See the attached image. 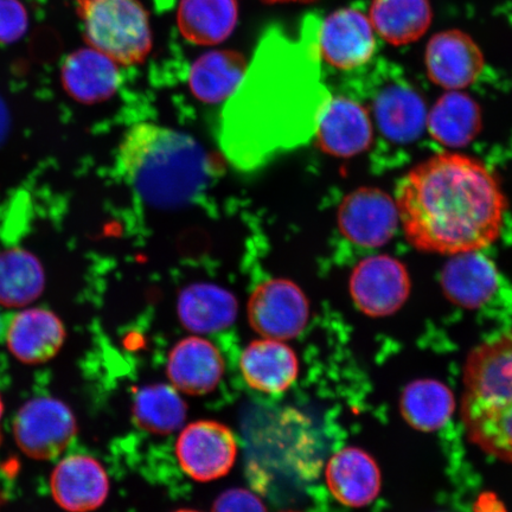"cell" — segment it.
Returning a JSON list of instances; mask_svg holds the SVG:
<instances>
[{
  "mask_svg": "<svg viewBox=\"0 0 512 512\" xmlns=\"http://www.w3.org/2000/svg\"><path fill=\"white\" fill-rule=\"evenodd\" d=\"M316 36V27H305L297 41L275 28L262 37L222 112L219 143L236 170L265 168L315 134L328 99L318 83Z\"/></svg>",
  "mask_w": 512,
  "mask_h": 512,
  "instance_id": "6da1fadb",
  "label": "cell"
},
{
  "mask_svg": "<svg viewBox=\"0 0 512 512\" xmlns=\"http://www.w3.org/2000/svg\"><path fill=\"white\" fill-rule=\"evenodd\" d=\"M394 201L409 245L420 252H482L502 234L507 197L482 160L445 151L400 179Z\"/></svg>",
  "mask_w": 512,
  "mask_h": 512,
  "instance_id": "7a4b0ae2",
  "label": "cell"
},
{
  "mask_svg": "<svg viewBox=\"0 0 512 512\" xmlns=\"http://www.w3.org/2000/svg\"><path fill=\"white\" fill-rule=\"evenodd\" d=\"M115 170L152 207L187 206L209 187L213 170L188 134L151 123L133 125L119 145Z\"/></svg>",
  "mask_w": 512,
  "mask_h": 512,
  "instance_id": "3957f363",
  "label": "cell"
},
{
  "mask_svg": "<svg viewBox=\"0 0 512 512\" xmlns=\"http://www.w3.org/2000/svg\"><path fill=\"white\" fill-rule=\"evenodd\" d=\"M460 399L467 440L512 466V330L473 348L463 368Z\"/></svg>",
  "mask_w": 512,
  "mask_h": 512,
  "instance_id": "277c9868",
  "label": "cell"
},
{
  "mask_svg": "<svg viewBox=\"0 0 512 512\" xmlns=\"http://www.w3.org/2000/svg\"><path fill=\"white\" fill-rule=\"evenodd\" d=\"M86 41L125 66L142 62L152 48L149 15L139 0H75Z\"/></svg>",
  "mask_w": 512,
  "mask_h": 512,
  "instance_id": "5b68a950",
  "label": "cell"
},
{
  "mask_svg": "<svg viewBox=\"0 0 512 512\" xmlns=\"http://www.w3.org/2000/svg\"><path fill=\"white\" fill-rule=\"evenodd\" d=\"M78 432L75 416L59 399L36 398L19 409L14 420L15 440L29 458L51 460L72 443Z\"/></svg>",
  "mask_w": 512,
  "mask_h": 512,
  "instance_id": "8992f818",
  "label": "cell"
},
{
  "mask_svg": "<svg viewBox=\"0 0 512 512\" xmlns=\"http://www.w3.org/2000/svg\"><path fill=\"white\" fill-rule=\"evenodd\" d=\"M349 288L358 310L371 318H383L406 304L412 281L400 260L392 255H374L352 270Z\"/></svg>",
  "mask_w": 512,
  "mask_h": 512,
  "instance_id": "52a82bcc",
  "label": "cell"
},
{
  "mask_svg": "<svg viewBox=\"0 0 512 512\" xmlns=\"http://www.w3.org/2000/svg\"><path fill=\"white\" fill-rule=\"evenodd\" d=\"M248 320L262 338L288 341L298 337L310 318V303L302 288L287 279H271L249 298Z\"/></svg>",
  "mask_w": 512,
  "mask_h": 512,
  "instance_id": "ba28073f",
  "label": "cell"
},
{
  "mask_svg": "<svg viewBox=\"0 0 512 512\" xmlns=\"http://www.w3.org/2000/svg\"><path fill=\"white\" fill-rule=\"evenodd\" d=\"M238 440L221 422L201 420L184 427L176 443L179 465L197 482L227 476L238 458Z\"/></svg>",
  "mask_w": 512,
  "mask_h": 512,
  "instance_id": "9c48e42d",
  "label": "cell"
},
{
  "mask_svg": "<svg viewBox=\"0 0 512 512\" xmlns=\"http://www.w3.org/2000/svg\"><path fill=\"white\" fill-rule=\"evenodd\" d=\"M337 221L344 238L364 248L386 245L400 226L394 198L374 188L358 189L345 197Z\"/></svg>",
  "mask_w": 512,
  "mask_h": 512,
  "instance_id": "30bf717a",
  "label": "cell"
},
{
  "mask_svg": "<svg viewBox=\"0 0 512 512\" xmlns=\"http://www.w3.org/2000/svg\"><path fill=\"white\" fill-rule=\"evenodd\" d=\"M317 49L322 59L339 70L366 66L374 56L376 32L368 16L356 9H339L317 28Z\"/></svg>",
  "mask_w": 512,
  "mask_h": 512,
  "instance_id": "8fae6325",
  "label": "cell"
},
{
  "mask_svg": "<svg viewBox=\"0 0 512 512\" xmlns=\"http://www.w3.org/2000/svg\"><path fill=\"white\" fill-rule=\"evenodd\" d=\"M428 78L446 92L464 91L483 74L482 50L472 38L460 30H447L433 36L427 44Z\"/></svg>",
  "mask_w": 512,
  "mask_h": 512,
  "instance_id": "7c38bea8",
  "label": "cell"
},
{
  "mask_svg": "<svg viewBox=\"0 0 512 512\" xmlns=\"http://www.w3.org/2000/svg\"><path fill=\"white\" fill-rule=\"evenodd\" d=\"M315 134L322 151L339 158L355 157L373 143V121L366 107L336 96L326 99Z\"/></svg>",
  "mask_w": 512,
  "mask_h": 512,
  "instance_id": "4fadbf2b",
  "label": "cell"
},
{
  "mask_svg": "<svg viewBox=\"0 0 512 512\" xmlns=\"http://www.w3.org/2000/svg\"><path fill=\"white\" fill-rule=\"evenodd\" d=\"M51 495L68 512H92L106 502L110 479L98 460L86 454L63 458L50 477Z\"/></svg>",
  "mask_w": 512,
  "mask_h": 512,
  "instance_id": "5bb4252c",
  "label": "cell"
},
{
  "mask_svg": "<svg viewBox=\"0 0 512 512\" xmlns=\"http://www.w3.org/2000/svg\"><path fill=\"white\" fill-rule=\"evenodd\" d=\"M326 485L336 501L349 508H364L379 497L382 475L370 454L355 446L344 447L326 464Z\"/></svg>",
  "mask_w": 512,
  "mask_h": 512,
  "instance_id": "9a60e30c",
  "label": "cell"
},
{
  "mask_svg": "<svg viewBox=\"0 0 512 512\" xmlns=\"http://www.w3.org/2000/svg\"><path fill=\"white\" fill-rule=\"evenodd\" d=\"M171 386L178 392L200 396L213 392L224 374L219 349L206 338L191 336L170 351L166 364Z\"/></svg>",
  "mask_w": 512,
  "mask_h": 512,
  "instance_id": "2e32d148",
  "label": "cell"
},
{
  "mask_svg": "<svg viewBox=\"0 0 512 512\" xmlns=\"http://www.w3.org/2000/svg\"><path fill=\"white\" fill-rule=\"evenodd\" d=\"M5 339L18 361L34 366L53 360L59 354L66 341V329L54 312L28 309L10 319Z\"/></svg>",
  "mask_w": 512,
  "mask_h": 512,
  "instance_id": "e0dca14e",
  "label": "cell"
},
{
  "mask_svg": "<svg viewBox=\"0 0 512 512\" xmlns=\"http://www.w3.org/2000/svg\"><path fill=\"white\" fill-rule=\"evenodd\" d=\"M498 279L497 267L482 251L451 256L441 272L440 283L453 305L477 310L494 297Z\"/></svg>",
  "mask_w": 512,
  "mask_h": 512,
  "instance_id": "ac0fdd59",
  "label": "cell"
},
{
  "mask_svg": "<svg viewBox=\"0 0 512 512\" xmlns=\"http://www.w3.org/2000/svg\"><path fill=\"white\" fill-rule=\"evenodd\" d=\"M243 379L265 394H281L290 389L299 375L296 352L284 341L262 338L247 345L240 358Z\"/></svg>",
  "mask_w": 512,
  "mask_h": 512,
  "instance_id": "d6986e66",
  "label": "cell"
},
{
  "mask_svg": "<svg viewBox=\"0 0 512 512\" xmlns=\"http://www.w3.org/2000/svg\"><path fill=\"white\" fill-rule=\"evenodd\" d=\"M118 64L94 48L75 51L63 63V87L81 104H99L110 99L120 87Z\"/></svg>",
  "mask_w": 512,
  "mask_h": 512,
  "instance_id": "ffe728a7",
  "label": "cell"
},
{
  "mask_svg": "<svg viewBox=\"0 0 512 512\" xmlns=\"http://www.w3.org/2000/svg\"><path fill=\"white\" fill-rule=\"evenodd\" d=\"M177 312L185 329L198 335L215 334L234 324L239 303L226 288L208 283L192 284L179 294Z\"/></svg>",
  "mask_w": 512,
  "mask_h": 512,
  "instance_id": "44dd1931",
  "label": "cell"
},
{
  "mask_svg": "<svg viewBox=\"0 0 512 512\" xmlns=\"http://www.w3.org/2000/svg\"><path fill=\"white\" fill-rule=\"evenodd\" d=\"M456 406L451 388L434 379L409 382L402 390L399 403L402 419L422 433L443 430L456 412Z\"/></svg>",
  "mask_w": 512,
  "mask_h": 512,
  "instance_id": "7402d4cb",
  "label": "cell"
},
{
  "mask_svg": "<svg viewBox=\"0 0 512 512\" xmlns=\"http://www.w3.org/2000/svg\"><path fill=\"white\" fill-rule=\"evenodd\" d=\"M247 68L245 56L238 51H210L192 64L190 91L204 104H220L234 94Z\"/></svg>",
  "mask_w": 512,
  "mask_h": 512,
  "instance_id": "603a6c76",
  "label": "cell"
},
{
  "mask_svg": "<svg viewBox=\"0 0 512 512\" xmlns=\"http://www.w3.org/2000/svg\"><path fill=\"white\" fill-rule=\"evenodd\" d=\"M426 126L439 144L456 149L477 137L482 128V112L463 91L446 92L427 112Z\"/></svg>",
  "mask_w": 512,
  "mask_h": 512,
  "instance_id": "cb8c5ba5",
  "label": "cell"
},
{
  "mask_svg": "<svg viewBox=\"0 0 512 512\" xmlns=\"http://www.w3.org/2000/svg\"><path fill=\"white\" fill-rule=\"evenodd\" d=\"M177 23L184 38L200 46H215L232 34L238 23L236 0H182Z\"/></svg>",
  "mask_w": 512,
  "mask_h": 512,
  "instance_id": "d4e9b609",
  "label": "cell"
},
{
  "mask_svg": "<svg viewBox=\"0 0 512 512\" xmlns=\"http://www.w3.org/2000/svg\"><path fill=\"white\" fill-rule=\"evenodd\" d=\"M369 19L384 41L403 46L425 35L432 23L430 0H373Z\"/></svg>",
  "mask_w": 512,
  "mask_h": 512,
  "instance_id": "484cf974",
  "label": "cell"
},
{
  "mask_svg": "<svg viewBox=\"0 0 512 512\" xmlns=\"http://www.w3.org/2000/svg\"><path fill=\"white\" fill-rule=\"evenodd\" d=\"M374 112L382 133L396 142H411L426 126L425 102L408 86L383 89L375 100Z\"/></svg>",
  "mask_w": 512,
  "mask_h": 512,
  "instance_id": "4316f807",
  "label": "cell"
},
{
  "mask_svg": "<svg viewBox=\"0 0 512 512\" xmlns=\"http://www.w3.org/2000/svg\"><path fill=\"white\" fill-rule=\"evenodd\" d=\"M187 412V405L178 390L168 384H151L134 396L133 420L149 433L164 435L181 430Z\"/></svg>",
  "mask_w": 512,
  "mask_h": 512,
  "instance_id": "83f0119b",
  "label": "cell"
},
{
  "mask_svg": "<svg viewBox=\"0 0 512 512\" xmlns=\"http://www.w3.org/2000/svg\"><path fill=\"white\" fill-rule=\"evenodd\" d=\"M43 288V268L34 255L18 248L0 253V304L28 305L41 296Z\"/></svg>",
  "mask_w": 512,
  "mask_h": 512,
  "instance_id": "f1b7e54d",
  "label": "cell"
},
{
  "mask_svg": "<svg viewBox=\"0 0 512 512\" xmlns=\"http://www.w3.org/2000/svg\"><path fill=\"white\" fill-rule=\"evenodd\" d=\"M28 23V12L19 0H0V43L18 41Z\"/></svg>",
  "mask_w": 512,
  "mask_h": 512,
  "instance_id": "f546056e",
  "label": "cell"
},
{
  "mask_svg": "<svg viewBox=\"0 0 512 512\" xmlns=\"http://www.w3.org/2000/svg\"><path fill=\"white\" fill-rule=\"evenodd\" d=\"M213 512H267L261 499L246 489H230L217 497Z\"/></svg>",
  "mask_w": 512,
  "mask_h": 512,
  "instance_id": "4dcf8cb0",
  "label": "cell"
},
{
  "mask_svg": "<svg viewBox=\"0 0 512 512\" xmlns=\"http://www.w3.org/2000/svg\"><path fill=\"white\" fill-rule=\"evenodd\" d=\"M266 3H311L315 0H264Z\"/></svg>",
  "mask_w": 512,
  "mask_h": 512,
  "instance_id": "1f68e13d",
  "label": "cell"
},
{
  "mask_svg": "<svg viewBox=\"0 0 512 512\" xmlns=\"http://www.w3.org/2000/svg\"><path fill=\"white\" fill-rule=\"evenodd\" d=\"M3 413H4V403L2 400V396H0V420H2Z\"/></svg>",
  "mask_w": 512,
  "mask_h": 512,
  "instance_id": "d6a6232c",
  "label": "cell"
},
{
  "mask_svg": "<svg viewBox=\"0 0 512 512\" xmlns=\"http://www.w3.org/2000/svg\"><path fill=\"white\" fill-rule=\"evenodd\" d=\"M176 512H198V511H195V510H178Z\"/></svg>",
  "mask_w": 512,
  "mask_h": 512,
  "instance_id": "836d02e7",
  "label": "cell"
},
{
  "mask_svg": "<svg viewBox=\"0 0 512 512\" xmlns=\"http://www.w3.org/2000/svg\"><path fill=\"white\" fill-rule=\"evenodd\" d=\"M0 504H2V495H0Z\"/></svg>",
  "mask_w": 512,
  "mask_h": 512,
  "instance_id": "e575fe53",
  "label": "cell"
},
{
  "mask_svg": "<svg viewBox=\"0 0 512 512\" xmlns=\"http://www.w3.org/2000/svg\"><path fill=\"white\" fill-rule=\"evenodd\" d=\"M283 512H300V511H283Z\"/></svg>",
  "mask_w": 512,
  "mask_h": 512,
  "instance_id": "d590c367",
  "label": "cell"
}]
</instances>
